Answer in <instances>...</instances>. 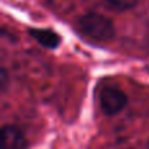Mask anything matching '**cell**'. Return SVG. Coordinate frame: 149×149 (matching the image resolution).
<instances>
[{"label": "cell", "instance_id": "1", "mask_svg": "<svg viewBox=\"0 0 149 149\" xmlns=\"http://www.w3.org/2000/svg\"><path fill=\"white\" fill-rule=\"evenodd\" d=\"M79 30L95 42H107L115 36V28L110 18L100 13H86L77 20Z\"/></svg>", "mask_w": 149, "mask_h": 149}, {"label": "cell", "instance_id": "2", "mask_svg": "<svg viewBox=\"0 0 149 149\" xmlns=\"http://www.w3.org/2000/svg\"><path fill=\"white\" fill-rule=\"evenodd\" d=\"M127 94L116 86H106L100 93V106L109 116L119 114L127 106Z\"/></svg>", "mask_w": 149, "mask_h": 149}, {"label": "cell", "instance_id": "3", "mask_svg": "<svg viewBox=\"0 0 149 149\" xmlns=\"http://www.w3.org/2000/svg\"><path fill=\"white\" fill-rule=\"evenodd\" d=\"M1 149H26L28 140L22 130L13 124H4L1 127Z\"/></svg>", "mask_w": 149, "mask_h": 149}, {"label": "cell", "instance_id": "4", "mask_svg": "<svg viewBox=\"0 0 149 149\" xmlns=\"http://www.w3.org/2000/svg\"><path fill=\"white\" fill-rule=\"evenodd\" d=\"M29 34L33 37L41 46L46 47V49H56L60 45V36L56 31L51 30V29H42V28H31L29 29Z\"/></svg>", "mask_w": 149, "mask_h": 149}, {"label": "cell", "instance_id": "5", "mask_svg": "<svg viewBox=\"0 0 149 149\" xmlns=\"http://www.w3.org/2000/svg\"><path fill=\"white\" fill-rule=\"evenodd\" d=\"M105 1H107L111 7L116 8L119 10H128L136 7L139 0H105Z\"/></svg>", "mask_w": 149, "mask_h": 149}, {"label": "cell", "instance_id": "6", "mask_svg": "<svg viewBox=\"0 0 149 149\" xmlns=\"http://www.w3.org/2000/svg\"><path fill=\"white\" fill-rule=\"evenodd\" d=\"M8 84H9V77H8V72L5 68H1L0 71V89L4 93L8 88Z\"/></svg>", "mask_w": 149, "mask_h": 149}]
</instances>
